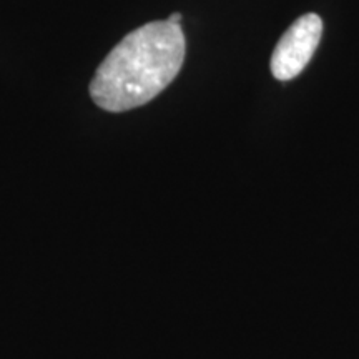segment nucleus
<instances>
[{
	"label": "nucleus",
	"instance_id": "obj_3",
	"mask_svg": "<svg viewBox=\"0 0 359 359\" xmlns=\"http://www.w3.org/2000/svg\"><path fill=\"white\" fill-rule=\"evenodd\" d=\"M168 22L173 25H180V22H182V13H172V15L168 17Z\"/></svg>",
	"mask_w": 359,
	"mask_h": 359
},
{
	"label": "nucleus",
	"instance_id": "obj_1",
	"mask_svg": "<svg viewBox=\"0 0 359 359\" xmlns=\"http://www.w3.org/2000/svg\"><path fill=\"white\" fill-rule=\"evenodd\" d=\"M187 43L180 25L155 20L130 32L97 69L90 97L107 111L133 110L177 79Z\"/></svg>",
	"mask_w": 359,
	"mask_h": 359
},
{
	"label": "nucleus",
	"instance_id": "obj_2",
	"mask_svg": "<svg viewBox=\"0 0 359 359\" xmlns=\"http://www.w3.org/2000/svg\"><path fill=\"white\" fill-rule=\"evenodd\" d=\"M323 20L316 13H306L293 22L278 42L271 57V72L275 79L286 82L298 77L320 45Z\"/></svg>",
	"mask_w": 359,
	"mask_h": 359
}]
</instances>
